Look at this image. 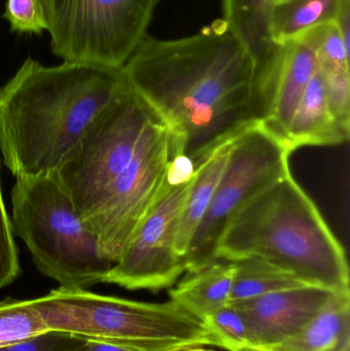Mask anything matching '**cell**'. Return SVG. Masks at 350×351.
I'll use <instances>...</instances> for the list:
<instances>
[{
	"instance_id": "5",
	"label": "cell",
	"mask_w": 350,
	"mask_h": 351,
	"mask_svg": "<svg viewBox=\"0 0 350 351\" xmlns=\"http://www.w3.org/2000/svg\"><path fill=\"white\" fill-rule=\"evenodd\" d=\"M49 331L137 351L217 346L203 322L170 300L147 303L59 288L30 300Z\"/></svg>"
},
{
	"instance_id": "6",
	"label": "cell",
	"mask_w": 350,
	"mask_h": 351,
	"mask_svg": "<svg viewBox=\"0 0 350 351\" xmlns=\"http://www.w3.org/2000/svg\"><path fill=\"white\" fill-rule=\"evenodd\" d=\"M12 206L14 232L41 274L66 289L103 282L113 264L55 175L16 178Z\"/></svg>"
},
{
	"instance_id": "1",
	"label": "cell",
	"mask_w": 350,
	"mask_h": 351,
	"mask_svg": "<svg viewBox=\"0 0 350 351\" xmlns=\"http://www.w3.org/2000/svg\"><path fill=\"white\" fill-rule=\"evenodd\" d=\"M123 70L168 127L174 156L195 162L230 134L260 121L256 61L223 20L183 38L146 35Z\"/></svg>"
},
{
	"instance_id": "15",
	"label": "cell",
	"mask_w": 350,
	"mask_h": 351,
	"mask_svg": "<svg viewBox=\"0 0 350 351\" xmlns=\"http://www.w3.org/2000/svg\"><path fill=\"white\" fill-rule=\"evenodd\" d=\"M234 274V262L215 260L195 271L186 272L171 289V300L203 323L229 303Z\"/></svg>"
},
{
	"instance_id": "29",
	"label": "cell",
	"mask_w": 350,
	"mask_h": 351,
	"mask_svg": "<svg viewBox=\"0 0 350 351\" xmlns=\"http://www.w3.org/2000/svg\"><path fill=\"white\" fill-rule=\"evenodd\" d=\"M187 350V348H186ZM186 350H177V351H186Z\"/></svg>"
},
{
	"instance_id": "18",
	"label": "cell",
	"mask_w": 350,
	"mask_h": 351,
	"mask_svg": "<svg viewBox=\"0 0 350 351\" xmlns=\"http://www.w3.org/2000/svg\"><path fill=\"white\" fill-rule=\"evenodd\" d=\"M345 0H273L271 38L275 45L297 40L308 31L337 22Z\"/></svg>"
},
{
	"instance_id": "9",
	"label": "cell",
	"mask_w": 350,
	"mask_h": 351,
	"mask_svg": "<svg viewBox=\"0 0 350 351\" xmlns=\"http://www.w3.org/2000/svg\"><path fill=\"white\" fill-rule=\"evenodd\" d=\"M195 171L184 160L171 162L162 194L102 282L127 290L158 292L174 286L186 272L184 259L177 252L176 239Z\"/></svg>"
},
{
	"instance_id": "24",
	"label": "cell",
	"mask_w": 350,
	"mask_h": 351,
	"mask_svg": "<svg viewBox=\"0 0 350 351\" xmlns=\"http://www.w3.org/2000/svg\"><path fill=\"white\" fill-rule=\"evenodd\" d=\"M68 337V334L49 331L37 337L30 338L5 348H0V351H58L65 343Z\"/></svg>"
},
{
	"instance_id": "10",
	"label": "cell",
	"mask_w": 350,
	"mask_h": 351,
	"mask_svg": "<svg viewBox=\"0 0 350 351\" xmlns=\"http://www.w3.org/2000/svg\"><path fill=\"white\" fill-rule=\"evenodd\" d=\"M318 68L314 51L300 40L277 45L257 74L256 94L262 125L285 143L296 108Z\"/></svg>"
},
{
	"instance_id": "23",
	"label": "cell",
	"mask_w": 350,
	"mask_h": 351,
	"mask_svg": "<svg viewBox=\"0 0 350 351\" xmlns=\"http://www.w3.org/2000/svg\"><path fill=\"white\" fill-rule=\"evenodd\" d=\"M14 233L12 220L4 204L0 178V289L14 282L21 274Z\"/></svg>"
},
{
	"instance_id": "14",
	"label": "cell",
	"mask_w": 350,
	"mask_h": 351,
	"mask_svg": "<svg viewBox=\"0 0 350 351\" xmlns=\"http://www.w3.org/2000/svg\"><path fill=\"white\" fill-rule=\"evenodd\" d=\"M297 40L305 43L314 51L331 107L337 112L349 110V45L345 43L337 23L316 27Z\"/></svg>"
},
{
	"instance_id": "22",
	"label": "cell",
	"mask_w": 350,
	"mask_h": 351,
	"mask_svg": "<svg viewBox=\"0 0 350 351\" xmlns=\"http://www.w3.org/2000/svg\"><path fill=\"white\" fill-rule=\"evenodd\" d=\"M2 18L8 21L12 32L41 34L49 31L51 0H6Z\"/></svg>"
},
{
	"instance_id": "13",
	"label": "cell",
	"mask_w": 350,
	"mask_h": 351,
	"mask_svg": "<svg viewBox=\"0 0 350 351\" xmlns=\"http://www.w3.org/2000/svg\"><path fill=\"white\" fill-rule=\"evenodd\" d=\"M349 134L333 115L324 80L316 68L288 128L286 146L293 154L306 146L339 145L349 141Z\"/></svg>"
},
{
	"instance_id": "20",
	"label": "cell",
	"mask_w": 350,
	"mask_h": 351,
	"mask_svg": "<svg viewBox=\"0 0 350 351\" xmlns=\"http://www.w3.org/2000/svg\"><path fill=\"white\" fill-rule=\"evenodd\" d=\"M49 332L30 300L0 301V348L12 346Z\"/></svg>"
},
{
	"instance_id": "21",
	"label": "cell",
	"mask_w": 350,
	"mask_h": 351,
	"mask_svg": "<svg viewBox=\"0 0 350 351\" xmlns=\"http://www.w3.org/2000/svg\"><path fill=\"white\" fill-rule=\"evenodd\" d=\"M208 331L217 342L218 348L226 351L254 350L242 313L227 304L203 321Z\"/></svg>"
},
{
	"instance_id": "12",
	"label": "cell",
	"mask_w": 350,
	"mask_h": 351,
	"mask_svg": "<svg viewBox=\"0 0 350 351\" xmlns=\"http://www.w3.org/2000/svg\"><path fill=\"white\" fill-rule=\"evenodd\" d=\"M246 129L230 134L195 160V174L181 210L177 231L176 249L184 261L195 232L215 195L232 145Z\"/></svg>"
},
{
	"instance_id": "11",
	"label": "cell",
	"mask_w": 350,
	"mask_h": 351,
	"mask_svg": "<svg viewBox=\"0 0 350 351\" xmlns=\"http://www.w3.org/2000/svg\"><path fill=\"white\" fill-rule=\"evenodd\" d=\"M337 293L324 287L304 285L232 306L244 317L253 348L268 350L299 333Z\"/></svg>"
},
{
	"instance_id": "19",
	"label": "cell",
	"mask_w": 350,
	"mask_h": 351,
	"mask_svg": "<svg viewBox=\"0 0 350 351\" xmlns=\"http://www.w3.org/2000/svg\"><path fill=\"white\" fill-rule=\"evenodd\" d=\"M304 285L260 258H246L234 261V282L228 304H240L269 293Z\"/></svg>"
},
{
	"instance_id": "7",
	"label": "cell",
	"mask_w": 350,
	"mask_h": 351,
	"mask_svg": "<svg viewBox=\"0 0 350 351\" xmlns=\"http://www.w3.org/2000/svg\"><path fill=\"white\" fill-rule=\"evenodd\" d=\"M160 0H51V51L63 62L123 68Z\"/></svg>"
},
{
	"instance_id": "2",
	"label": "cell",
	"mask_w": 350,
	"mask_h": 351,
	"mask_svg": "<svg viewBox=\"0 0 350 351\" xmlns=\"http://www.w3.org/2000/svg\"><path fill=\"white\" fill-rule=\"evenodd\" d=\"M173 156L166 123L131 88L53 173L111 263L162 194Z\"/></svg>"
},
{
	"instance_id": "17",
	"label": "cell",
	"mask_w": 350,
	"mask_h": 351,
	"mask_svg": "<svg viewBox=\"0 0 350 351\" xmlns=\"http://www.w3.org/2000/svg\"><path fill=\"white\" fill-rule=\"evenodd\" d=\"M271 4L273 0H223L222 20L254 58L257 74L277 47L269 29Z\"/></svg>"
},
{
	"instance_id": "26",
	"label": "cell",
	"mask_w": 350,
	"mask_h": 351,
	"mask_svg": "<svg viewBox=\"0 0 350 351\" xmlns=\"http://www.w3.org/2000/svg\"><path fill=\"white\" fill-rule=\"evenodd\" d=\"M186 351H214L213 350H208L205 346H195V348H187Z\"/></svg>"
},
{
	"instance_id": "8",
	"label": "cell",
	"mask_w": 350,
	"mask_h": 351,
	"mask_svg": "<svg viewBox=\"0 0 350 351\" xmlns=\"http://www.w3.org/2000/svg\"><path fill=\"white\" fill-rule=\"evenodd\" d=\"M291 154L261 121L236 138L215 195L185 256L186 272L217 260L216 245L226 225L263 188L290 172Z\"/></svg>"
},
{
	"instance_id": "3",
	"label": "cell",
	"mask_w": 350,
	"mask_h": 351,
	"mask_svg": "<svg viewBox=\"0 0 350 351\" xmlns=\"http://www.w3.org/2000/svg\"><path fill=\"white\" fill-rule=\"evenodd\" d=\"M131 88L123 68L23 62L0 88V152L14 177L55 173L97 117Z\"/></svg>"
},
{
	"instance_id": "25",
	"label": "cell",
	"mask_w": 350,
	"mask_h": 351,
	"mask_svg": "<svg viewBox=\"0 0 350 351\" xmlns=\"http://www.w3.org/2000/svg\"><path fill=\"white\" fill-rule=\"evenodd\" d=\"M58 351H137L106 342L95 340L82 339V338L70 336L65 343Z\"/></svg>"
},
{
	"instance_id": "27",
	"label": "cell",
	"mask_w": 350,
	"mask_h": 351,
	"mask_svg": "<svg viewBox=\"0 0 350 351\" xmlns=\"http://www.w3.org/2000/svg\"><path fill=\"white\" fill-rule=\"evenodd\" d=\"M336 351H350V341H347V343L343 344V346Z\"/></svg>"
},
{
	"instance_id": "28",
	"label": "cell",
	"mask_w": 350,
	"mask_h": 351,
	"mask_svg": "<svg viewBox=\"0 0 350 351\" xmlns=\"http://www.w3.org/2000/svg\"><path fill=\"white\" fill-rule=\"evenodd\" d=\"M248 351H266V350H248Z\"/></svg>"
},
{
	"instance_id": "4",
	"label": "cell",
	"mask_w": 350,
	"mask_h": 351,
	"mask_svg": "<svg viewBox=\"0 0 350 351\" xmlns=\"http://www.w3.org/2000/svg\"><path fill=\"white\" fill-rule=\"evenodd\" d=\"M256 257L305 285L349 291L345 247L291 171L263 188L226 225L216 259Z\"/></svg>"
},
{
	"instance_id": "16",
	"label": "cell",
	"mask_w": 350,
	"mask_h": 351,
	"mask_svg": "<svg viewBox=\"0 0 350 351\" xmlns=\"http://www.w3.org/2000/svg\"><path fill=\"white\" fill-rule=\"evenodd\" d=\"M350 291L338 292L299 333L266 351H336L350 341Z\"/></svg>"
}]
</instances>
